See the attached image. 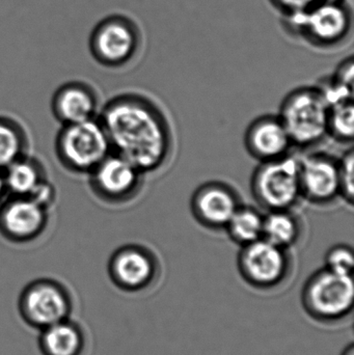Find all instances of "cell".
I'll return each instance as SVG.
<instances>
[{"label":"cell","instance_id":"1","mask_svg":"<svg viewBox=\"0 0 354 355\" xmlns=\"http://www.w3.org/2000/svg\"><path fill=\"white\" fill-rule=\"evenodd\" d=\"M112 152L145 175L163 170L174 156L172 125L159 105L143 94H118L100 110Z\"/></svg>","mask_w":354,"mask_h":355},{"label":"cell","instance_id":"2","mask_svg":"<svg viewBox=\"0 0 354 355\" xmlns=\"http://www.w3.org/2000/svg\"><path fill=\"white\" fill-rule=\"evenodd\" d=\"M289 35L318 49H334L344 44L353 31V10L346 2L319 1L309 10L284 15Z\"/></svg>","mask_w":354,"mask_h":355},{"label":"cell","instance_id":"3","mask_svg":"<svg viewBox=\"0 0 354 355\" xmlns=\"http://www.w3.org/2000/svg\"><path fill=\"white\" fill-rule=\"evenodd\" d=\"M110 153L109 139L99 118L62 125L54 139L58 164L75 176H89Z\"/></svg>","mask_w":354,"mask_h":355},{"label":"cell","instance_id":"4","mask_svg":"<svg viewBox=\"0 0 354 355\" xmlns=\"http://www.w3.org/2000/svg\"><path fill=\"white\" fill-rule=\"evenodd\" d=\"M328 108L319 87H301L286 96L278 116L293 147L312 148L328 137Z\"/></svg>","mask_w":354,"mask_h":355},{"label":"cell","instance_id":"5","mask_svg":"<svg viewBox=\"0 0 354 355\" xmlns=\"http://www.w3.org/2000/svg\"><path fill=\"white\" fill-rule=\"evenodd\" d=\"M251 192L262 208L292 210L303 198L299 158L289 155L261 162L251 178Z\"/></svg>","mask_w":354,"mask_h":355},{"label":"cell","instance_id":"6","mask_svg":"<svg viewBox=\"0 0 354 355\" xmlns=\"http://www.w3.org/2000/svg\"><path fill=\"white\" fill-rule=\"evenodd\" d=\"M301 300L306 312L315 320L330 323L344 319L353 309V275L320 269L303 286Z\"/></svg>","mask_w":354,"mask_h":355},{"label":"cell","instance_id":"7","mask_svg":"<svg viewBox=\"0 0 354 355\" xmlns=\"http://www.w3.org/2000/svg\"><path fill=\"white\" fill-rule=\"evenodd\" d=\"M141 33L130 18L112 15L100 21L89 37V50L96 62L110 69L128 66L139 53Z\"/></svg>","mask_w":354,"mask_h":355},{"label":"cell","instance_id":"8","mask_svg":"<svg viewBox=\"0 0 354 355\" xmlns=\"http://www.w3.org/2000/svg\"><path fill=\"white\" fill-rule=\"evenodd\" d=\"M145 177L136 166L112 152L87 176V184L94 198L102 204L124 207L141 196Z\"/></svg>","mask_w":354,"mask_h":355},{"label":"cell","instance_id":"9","mask_svg":"<svg viewBox=\"0 0 354 355\" xmlns=\"http://www.w3.org/2000/svg\"><path fill=\"white\" fill-rule=\"evenodd\" d=\"M289 250L264 238L241 246L237 260L239 273L256 289L272 290L280 287L292 271L293 262Z\"/></svg>","mask_w":354,"mask_h":355},{"label":"cell","instance_id":"10","mask_svg":"<svg viewBox=\"0 0 354 355\" xmlns=\"http://www.w3.org/2000/svg\"><path fill=\"white\" fill-rule=\"evenodd\" d=\"M71 308L68 290L60 282L52 279L31 282L24 288L19 300V310L23 320L41 331L68 319Z\"/></svg>","mask_w":354,"mask_h":355},{"label":"cell","instance_id":"11","mask_svg":"<svg viewBox=\"0 0 354 355\" xmlns=\"http://www.w3.org/2000/svg\"><path fill=\"white\" fill-rule=\"evenodd\" d=\"M160 272L157 254L143 244H124L114 250L108 261L110 279L123 291H143L157 282Z\"/></svg>","mask_w":354,"mask_h":355},{"label":"cell","instance_id":"12","mask_svg":"<svg viewBox=\"0 0 354 355\" xmlns=\"http://www.w3.org/2000/svg\"><path fill=\"white\" fill-rule=\"evenodd\" d=\"M50 211L33 198L8 196L0 204V236L18 245L35 243L49 229Z\"/></svg>","mask_w":354,"mask_h":355},{"label":"cell","instance_id":"13","mask_svg":"<svg viewBox=\"0 0 354 355\" xmlns=\"http://www.w3.org/2000/svg\"><path fill=\"white\" fill-rule=\"evenodd\" d=\"M303 198L316 206H330L341 198L340 162L326 153L299 158Z\"/></svg>","mask_w":354,"mask_h":355},{"label":"cell","instance_id":"14","mask_svg":"<svg viewBox=\"0 0 354 355\" xmlns=\"http://www.w3.org/2000/svg\"><path fill=\"white\" fill-rule=\"evenodd\" d=\"M8 196L33 198L51 210L57 200V190L50 181L47 166L30 153L3 171Z\"/></svg>","mask_w":354,"mask_h":355},{"label":"cell","instance_id":"15","mask_svg":"<svg viewBox=\"0 0 354 355\" xmlns=\"http://www.w3.org/2000/svg\"><path fill=\"white\" fill-rule=\"evenodd\" d=\"M241 206L236 189L224 182H208L200 186L191 198L195 220L210 231L226 230L229 221Z\"/></svg>","mask_w":354,"mask_h":355},{"label":"cell","instance_id":"16","mask_svg":"<svg viewBox=\"0 0 354 355\" xmlns=\"http://www.w3.org/2000/svg\"><path fill=\"white\" fill-rule=\"evenodd\" d=\"M51 112L60 125L75 124L99 116L101 100L97 89L81 80L60 85L51 98Z\"/></svg>","mask_w":354,"mask_h":355},{"label":"cell","instance_id":"17","mask_svg":"<svg viewBox=\"0 0 354 355\" xmlns=\"http://www.w3.org/2000/svg\"><path fill=\"white\" fill-rule=\"evenodd\" d=\"M245 144L249 155L260 162L285 157L293 148L278 116H263L253 121L245 132Z\"/></svg>","mask_w":354,"mask_h":355},{"label":"cell","instance_id":"18","mask_svg":"<svg viewBox=\"0 0 354 355\" xmlns=\"http://www.w3.org/2000/svg\"><path fill=\"white\" fill-rule=\"evenodd\" d=\"M83 334L76 323L64 319L42 329L39 348L44 355H80Z\"/></svg>","mask_w":354,"mask_h":355},{"label":"cell","instance_id":"19","mask_svg":"<svg viewBox=\"0 0 354 355\" xmlns=\"http://www.w3.org/2000/svg\"><path fill=\"white\" fill-rule=\"evenodd\" d=\"M303 220L293 210L269 211L264 215L263 238L280 248L290 250L303 236Z\"/></svg>","mask_w":354,"mask_h":355},{"label":"cell","instance_id":"20","mask_svg":"<svg viewBox=\"0 0 354 355\" xmlns=\"http://www.w3.org/2000/svg\"><path fill=\"white\" fill-rule=\"evenodd\" d=\"M30 148L26 127L18 119L0 114V172L30 153Z\"/></svg>","mask_w":354,"mask_h":355},{"label":"cell","instance_id":"21","mask_svg":"<svg viewBox=\"0 0 354 355\" xmlns=\"http://www.w3.org/2000/svg\"><path fill=\"white\" fill-rule=\"evenodd\" d=\"M263 225L264 215L260 211L241 205L224 231L228 232L232 241L245 246L263 238Z\"/></svg>","mask_w":354,"mask_h":355},{"label":"cell","instance_id":"22","mask_svg":"<svg viewBox=\"0 0 354 355\" xmlns=\"http://www.w3.org/2000/svg\"><path fill=\"white\" fill-rule=\"evenodd\" d=\"M328 133L338 143L353 144L354 137L353 99L344 100L328 108Z\"/></svg>","mask_w":354,"mask_h":355},{"label":"cell","instance_id":"23","mask_svg":"<svg viewBox=\"0 0 354 355\" xmlns=\"http://www.w3.org/2000/svg\"><path fill=\"white\" fill-rule=\"evenodd\" d=\"M354 254L353 248L345 244L333 246L326 256V268L340 275H353Z\"/></svg>","mask_w":354,"mask_h":355},{"label":"cell","instance_id":"24","mask_svg":"<svg viewBox=\"0 0 354 355\" xmlns=\"http://www.w3.org/2000/svg\"><path fill=\"white\" fill-rule=\"evenodd\" d=\"M340 162L341 198L349 206L354 200V154L351 149L339 160Z\"/></svg>","mask_w":354,"mask_h":355},{"label":"cell","instance_id":"25","mask_svg":"<svg viewBox=\"0 0 354 355\" xmlns=\"http://www.w3.org/2000/svg\"><path fill=\"white\" fill-rule=\"evenodd\" d=\"M321 0H269L274 8L284 15L309 10Z\"/></svg>","mask_w":354,"mask_h":355},{"label":"cell","instance_id":"26","mask_svg":"<svg viewBox=\"0 0 354 355\" xmlns=\"http://www.w3.org/2000/svg\"><path fill=\"white\" fill-rule=\"evenodd\" d=\"M333 81L354 89V64L353 56L345 58L338 67L336 72L330 77Z\"/></svg>","mask_w":354,"mask_h":355},{"label":"cell","instance_id":"27","mask_svg":"<svg viewBox=\"0 0 354 355\" xmlns=\"http://www.w3.org/2000/svg\"><path fill=\"white\" fill-rule=\"evenodd\" d=\"M8 196V188L4 181L3 172H0V204Z\"/></svg>","mask_w":354,"mask_h":355},{"label":"cell","instance_id":"28","mask_svg":"<svg viewBox=\"0 0 354 355\" xmlns=\"http://www.w3.org/2000/svg\"><path fill=\"white\" fill-rule=\"evenodd\" d=\"M342 355H354L353 344H351V345L343 352Z\"/></svg>","mask_w":354,"mask_h":355},{"label":"cell","instance_id":"29","mask_svg":"<svg viewBox=\"0 0 354 355\" xmlns=\"http://www.w3.org/2000/svg\"><path fill=\"white\" fill-rule=\"evenodd\" d=\"M321 1L336 2V3H340V2H346V0H321Z\"/></svg>","mask_w":354,"mask_h":355}]
</instances>
